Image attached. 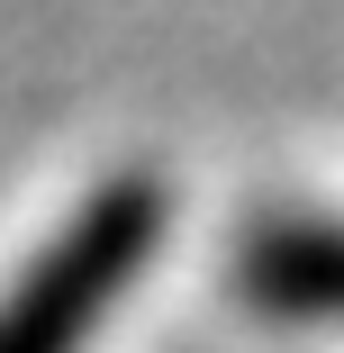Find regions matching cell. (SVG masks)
I'll return each mask as SVG.
<instances>
[{
	"instance_id": "cell-1",
	"label": "cell",
	"mask_w": 344,
	"mask_h": 353,
	"mask_svg": "<svg viewBox=\"0 0 344 353\" xmlns=\"http://www.w3.org/2000/svg\"><path fill=\"white\" fill-rule=\"evenodd\" d=\"M163 218H172V199H163L154 172H109L100 190H82L73 218L0 290V353H91L100 326L154 272Z\"/></svg>"
},
{
	"instance_id": "cell-2",
	"label": "cell",
	"mask_w": 344,
	"mask_h": 353,
	"mask_svg": "<svg viewBox=\"0 0 344 353\" xmlns=\"http://www.w3.org/2000/svg\"><path fill=\"white\" fill-rule=\"evenodd\" d=\"M236 299L290 326H344V218H272L236 245Z\"/></svg>"
}]
</instances>
